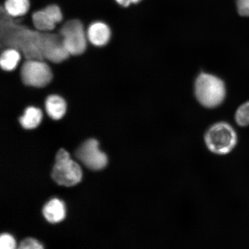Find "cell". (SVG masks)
Instances as JSON below:
<instances>
[{
    "instance_id": "1",
    "label": "cell",
    "mask_w": 249,
    "mask_h": 249,
    "mask_svg": "<svg viewBox=\"0 0 249 249\" xmlns=\"http://www.w3.org/2000/svg\"><path fill=\"white\" fill-rule=\"evenodd\" d=\"M0 33L1 51L15 49L20 53L24 60H45L42 52V32L15 20L2 7Z\"/></svg>"
},
{
    "instance_id": "2",
    "label": "cell",
    "mask_w": 249,
    "mask_h": 249,
    "mask_svg": "<svg viewBox=\"0 0 249 249\" xmlns=\"http://www.w3.org/2000/svg\"><path fill=\"white\" fill-rule=\"evenodd\" d=\"M195 93L196 99L202 107L208 108L216 107L225 100V84L213 74L202 72L196 78Z\"/></svg>"
},
{
    "instance_id": "3",
    "label": "cell",
    "mask_w": 249,
    "mask_h": 249,
    "mask_svg": "<svg viewBox=\"0 0 249 249\" xmlns=\"http://www.w3.org/2000/svg\"><path fill=\"white\" fill-rule=\"evenodd\" d=\"M207 147L214 154L226 155L235 148L237 135L233 127L225 122L214 124L205 135Z\"/></svg>"
},
{
    "instance_id": "4",
    "label": "cell",
    "mask_w": 249,
    "mask_h": 249,
    "mask_svg": "<svg viewBox=\"0 0 249 249\" xmlns=\"http://www.w3.org/2000/svg\"><path fill=\"white\" fill-rule=\"evenodd\" d=\"M19 76L24 85L42 89L52 82L53 73L45 60H25L19 68Z\"/></svg>"
},
{
    "instance_id": "5",
    "label": "cell",
    "mask_w": 249,
    "mask_h": 249,
    "mask_svg": "<svg viewBox=\"0 0 249 249\" xmlns=\"http://www.w3.org/2000/svg\"><path fill=\"white\" fill-rule=\"evenodd\" d=\"M58 33L71 55H79L88 48V39L85 25L79 18H71L62 25Z\"/></svg>"
},
{
    "instance_id": "6",
    "label": "cell",
    "mask_w": 249,
    "mask_h": 249,
    "mask_svg": "<svg viewBox=\"0 0 249 249\" xmlns=\"http://www.w3.org/2000/svg\"><path fill=\"white\" fill-rule=\"evenodd\" d=\"M82 173L79 164L71 160L68 152L60 149L55 156L52 177L57 184L71 186L77 184L82 179Z\"/></svg>"
},
{
    "instance_id": "7",
    "label": "cell",
    "mask_w": 249,
    "mask_h": 249,
    "mask_svg": "<svg viewBox=\"0 0 249 249\" xmlns=\"http://www.w3.org/2000/svg\"><path fill=\"white\" fill-rule=\"evenodd\" d=\"M42 52L45 61L60 64L71 56L59 33L42 32Z\"/></svg>"
},
{
    "instance_id": "8",
    "label": "cell",
    "mask_w": 249,
    "mask_h": 249,
    "mask_svg": "<svg viewBox=\"0 0 249 249\" xmlns=\"http://www.w3.org/2000/svg\"><path fill=\"white\" fill-rule=\"evenodd\" d=\"M98 142L93 139L84 142L76 151V157L89 169H103L107 164V155L99 150Z\"/></svg>"
},
{
    "instance_id": "9",
    "label": "cell",
    "mask_w": 249,
    "mask_h": 249,
    "mask_svg": "<svg viewBox=\"0 0 249 249\" xmlns=\"http://www.w3.org/2000/svg\"><path fill=\"white\" fill-rule=\"evenodd\" d=\"M86 33L90 44L96 47L108 44L112 36L110 27L101 20H96L90 24L87 27Z\"/></svg>"
},
{
    "instance_id": "10",
    "label": "cell",
    "mask_w": 249,
    "mask_h": 249,
    "mask_svg": "<svg viewBox=\"0 0 249 249\" xmlns=\"http://www.w3.org/2000/svg\"><path fill=\"white\" fill-rule=\"evenodd\" d=\"M43 107L48 116L54 120H59L66 114L67 102L62 96L51 94L46 96Z\"/></svg>"
},
{
    "instance_id": "11",
    "label": "cell",
    "mask_w": 249,
    "mask_h": 249,
    "mask_svg": "<svg viewBox=\"0 0 249 249\" xmlns=\"http://www.w3.org/2000/svg\"><path fill=\"white\" fill-rule=\"evenodd\" d=\"M42 117L41 109L34 106H29L25 108L22 116L18 118V121L23 128L33 129L41 123Z\"/></svg>"
},
{
    "instance_id": "12",
    "label": "cell",
    "mask_w": 249,
    "mask_h": 249,
    "mask_svg": "<svg viewBox=\"0 0 249 249\" xmlns=\"http://www.w3.org/2000/svg\"><path fill=\"white\" fill-rule=\"evenodd\" d=\"M42 213L45 219L50 223L60 222L65 217L64 204L57 198L52 199L43 207Z\"/></svg>"
},
{
    "instance_id": "13",
    "label": "cell",
    "mask_w": 249,
    "mask_h": 249,
    "mask_svg": "<svg viewBox=\"0 0 249 249\" xmlns=\"http://www.w3.org/2000/svg\"><path fill=\"white\" fill-rule=\"evenodd\" d=\"M22 56L19 52L15 49H7L1 51L0 56V67L4 71H11L17 69Z\"/></svg>"
},
{
    "instance_id": "14",
    "label": "cell",
    "mask_w": 249,
    "mask_h": 249,
    "mask_svg": "<svg viewBox=\"0 0 249 249\" xmlns=\"http://www.w3.org/2000/svg\"><path fill=\"white\" fill-rule=\"evenodd\" d=\"M32 22L34 29L40 32H51L56 27V24L43 9L34 12Z\"/></svg>"
},
{
    "instance_id": "15",
    "label": "cell",
    "mask_w": 249,
    "mask_h": 249,
    "mask_svg": "<svg viewBox=\"0 0 249 249\" xmlns=\"http://www.w3.org/2000/svg\"><path fill=\"white\" fill-rule=\"evenodd\" d=\"M30 7L29 0H6L3 8L10 17L15 18L26 15Z\"/></svg>"
},
{
    "instance_id": "16",
    "label": "cell",
    "mask_w": 249,
    "mask_h": 249,
    "mask_svg": "<svg viewBox=\"0 0 249 249\" xmlns=\"http://www.w3.org/2000/svg\"><path fill=\"white\" fill-rule=\"evenodd\" d=\"M235 118L239 126L246 127L249 125V101L239 107L236 111Z\"/></svg>"
},
{
    "instance_id": "17",
    "label": "cell",
    "mask_w": 249,
    "mask_h": 249,
    "mask_svg": "<svg viewBox=\"0 0 249 249\" xmlns=\"http://www.w3.org/2000/svg\"><path fill=\"white\" fill-rule=\"evenodd\" d=\"M43 9L56 24L61 23L63 20V14H62L61 8L58 5H49Z\"/></svg>"
},
{
    "instance_id": "18",
    "label": "cell",
    "mask_w": 249,
    "mask_h": 249,
    "mask_svg": "<svg viewBox=\"0 0 249 249\" xmlns=\"http://www.w3.org/2000/svg\"><path fill=\"white\" fill-rule=\"evenodd\" d=\"M14 239L10 235L4 233L0 236V248L12 249L15 248Z\"/></svg>"
},
{
    "instance_id": "19",
    "label": "cell",
    "mask_w": 249,
    "mask_h": 249,
    "mask_svg": "<svg viewBox=\"0 0 249 249\" xmlns=\"http://www.w3.org/2000/svg\"><path fill=\"white\" fill-rule=\"evenodd\" d=\"M18 248L20 249H39L43 248L42 245L39 244L36 239L26 238L20 242Z\"/></svg>"
},
{
    "instance_id": "20",
    "label": "cell",
    "mask_w": 249,
    "mask_h": 249,
    "mask_svg": "<svg viewBox=\"0 0 249 249\" xmlns=\"http://www.w3.org/2000/svg\"><path fill=\"white\" fill-rule=\"evenodd\" d=\"M238 12L242 17H249V0H236Z\"/></svg>"
},
{
    "instance_id": "21",
    "label": "cell",
    "mask_w": 249,
    "mask_h": 249,
    "mask_svg": "<svg viewBox=\"0 0 249 249\" xmlns=\"http://www.w3.org/2000/svg\"><path fill=\"white\" fill-rule=\"evenodd\" d=\"M142 0H116L118 4L124 8L128 7L132 4H138Z\"/></svg>"
}]
</instances>
